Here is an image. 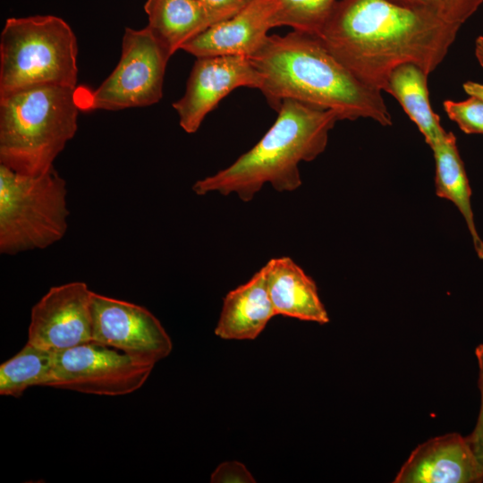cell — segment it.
<instances>
[{
	"instance_id": "22",
	"label": "cell",
	"mask_w": 483,
	"mask_h": 483,
	"mask_svg": "<svg viewBox=\"0 0 483 483\" xmlns=\"http://www.w3.org/2000/svg\"><path fill=\"white\" fill-rule=\"evenodd\" d=\"M448 117L467 134H483V100L470 96L463 101L445 100L443 103Z\"/></svg>"
},
{
	"instance_id": "25",
	"label": "cell",
	"mask_w": 483,
	"mask_h": 483,
	"mask_svg": "<svg viewBox=\"0 0 483 483\" xmlns=\"http://www.w3.org/2000/svg\"><path fill=\"white\" fill-rule=\"evenodd\" d=\"M212 12L220 15L224 20L228 19L253 0H199Z\"/></svg>"
},
{
	"instance_id": "27",
	"label": "cell",
	"mask_w": 483,
	"mask_h": 483,
	"mask_svg": "<svg viewBox=\"0 0 483 483\" xmlns=\"http://www.w3.org/2000/svg\"><path fill=\"white\" fill-rule=\"evenodd\" d=\"M475 55L483 69V36L478 37L475 41Z\"/></svg>"
},
{
	"instance_id": "2",
	"label": "cell",
	"mask_w": 483,
	"mask_h": 483,
	"mask_svg": "<svg viewBox=\"0 0 483 483\" xmlns=\"http://www.w3.org/2000/svg\"><path fill=\"white\" fill-rule=\"evenodd\" d=\"M249 58L263 77L259 90L276 112L292 99L332 110L339 120L393 123L381 91L356 78L316 34L292 30L268 36Z\"/></svg>"
},
{
	"instance_id": "24",
	"label": "cell",
	"mask_w": 483,
	"mask_h": 483,
	"mask_svg": "<svg viewBox=\"0 0 483 483\" xmlns=\"http://www.w3.org/2000/svg\"><path fill=\"white\" fill-rule=\"evenodd\" d=\"M212 483H254L253 476L244 464L233 461L219 464L211 474Z\"/></svg>"
},
{
	"instance_id": "15",
	"label": "cell",
	"mask_w": 483,
	"mask_h": 483,
	"mask_svg": "<svg viewBox=\"0 0 483 483\" xmlns=\"http://www.w3.org/2000/svg\"><path fill=\"white\" fill-rule=\"evenodd\" d=\"M265 266L275 315L318 324L329 322L316 283L291 258H274Z\"/></svg>"
},
{
	"instance_id": "12",
	"label": "cell",
	"mask_w": 483,
	"mask_h": 483,
	"mask_svg": "<svg viewBox=\"0 0 483 483\" xmlns=\"http://www.w3.org/2000/svg\"><path fill=\"white\" fill-rule=\"evenodd\" d=\"M280 8L279 0H253L233 16L218 21L182 46L197 58L218 55L250 57L266 42Z\"/></svg>"
},
{
	"instance_id": "17",
	"label": "cell",
	"mask_w": 483,
	"mask_h": 483,
	"mask_svg": "<svg viewBox=\"0 0 483 483\" xmlns=\"http://www.w3.org/2000/svg\"><path fill=\"white\" fill-rule=\"evenodd\" d=\"M427 73L419 66L406 63L389 74L385 91L392 95L416 124L426 143L432 148L446 134L429 100Z\"/></svg>"
},
{
	"instance_id": "11",
	"label": "cell",
	"mask_w": 483,
	"mask_h": 483,
	"mask_svg": "<svg viewBox=\"0 0 483 483\" xmlns=\"http://www.w3.org/2000/svg\"><path fill=\"white\" fill-rule=\"evenodd\" d=\"M91 293L84 282L51 287L31 309L27 343L56 352L91 342Z\"/></svg>"
},
{
	"instance_id": "19",
	"label": "cell",
	"mask_w": 483,
	"mask_h": 483,
	"mask_svg": "<svg viewBox=\"0 0 483 483\" xmlns=\"http://www.w3.org/2000/svg\"><path fill=\"white\" fill-rule=\"evenodd\" d=\"M55 352L27 343L0 365V394L20 397L31 386H52Z\"/></svg>"
},
{
	"instance_id": "5",
	"label": "cell",
	"mask_w": 483,
	"mask_h": 483,
	"mask_svg": "<svg viewBox=\"0 0 483 483\" xmlns=\"http://www.w3.org/2000/svg\"><path fill=\"white\" fill-rule=\"evenodd\" d=\"M77 40L54 15L12 17L0 38V97L38 85L77 87Z\"/></svg>"
},
{
	"instance_id": "3",
	"label": "cell",
	"mask_w": 483,
	"mask_h": 483,
	"mask_svg": "<svg viewBox=\"0 0 483 483\" xmlns=\"http://www.w3.org/2000/svg\"><path fill=\"white\" fill-rule=\"evenodd\" d=\"M337 121L332 110L284 100L275 123L254 147L228 167L198 180L192 190L197 195L234 193L244 202L266 183L279 192L293 191L301 185L299 164L314 160L326 149Z\"/></svg>"
},
{
	"instance_id": "14",
	"label": "cell",
	"mask_w": 483,
	"mask_h": 483,
	"mask_svg": "<svg viewBox=\"0 0 483 483\" xmlns=\"http://www.w3.org/2000/svg\"><path fill=\"white\" fill-rule=\"evenodd\" d=\"M275 316L264 266L225 295L215 334L225 340H253Z\"/></svg>"
},
{
	"instance_id": "21",
	"label": "cell",
	"mask_w": 483,
	"mask_h": 483,
	"mask_svg": "<svg viewBox=\"0 0 483 483\" xmlns=\"http://www.w3.org/2000/svg\"><path fill=\"white\" fill-rule=\"evenodd\" d=\"M424 10L444 21L462 27L483 4V0H391Z\"/></svg>"
},
{
	"instance_id": "6",
	"label": "cell",
	"mask_w": 483,
	"mask_h": 483,
	"mask_svg": "<svg viewBox=\"0 0 483 483\" xmlns=\"http://www.w3.org/2000/svg\"><path fill=\"white\" fill-rule=\"evenodd\" d=\"M66 195L54 167L33 176L0 165V252L15 255L60 241L68 228Z\"/></svg>"
},
{
	"instance_id": "7",
	"label": "cell",
	"mask_w": 483,
	"mask_h": 483,
	"mask_svg": "<svg viewBox=\"0 0 483 483\" xmlns=\"http://www.w3.org/2000/svg\"><path fill=\"white\" fill-rule=\"evenodd\" d=\"M171 55L146 26L126 28L120 60L95 89L77 87L80 110H121L147 106L163 97L166 64Z\"/></svg>"
},
{
	"instance_id": "4",
	"label": "cell",
	"mask_w": 483,
	"mask_h": 483,
	"mask_svg": "<svg viewBox=\"0 0 483 483\" xmlns=\"http://www.w3.org/2000/svg\"><path fill=\"white\" fill-rule=\"evenodd\" d=\"M77 87L38 85L0 97V165L26 175L49 171L77 131Z\"/></svg>"
},
{
	"instance_id": "16",
	"label": "cell",
	"mask_w": 483,
	"mask_h": 483,
	"mask_svg": "<svg viewBox=\"0 0 483 483\" xmlns=\"http://www.w3.org/2000/svg\"><path fill=\"white\" fill-rule=\"evenodd\" d=\"M148 28L171 56L199 33L223 21L199 0H147Z\"/></svg>"
},
{
	"instance_id": "10",
	"label": "cell",
	"mask_w": 483,
	"mask_h": 483,
	"mask_svg": "<svg viewBox=\"0 0 483 483\" xmlns=\"http://www.w3.org/2000/svg\"><path fill=\"white\" fill-rule=\"evenodd\" d=\"M263 77L248 56L218 55L197 58L184 95L173 104L181 127L197 131L218 103L240 87L260 89Z\"/></svg>"
},
{
	"instance_id": "20",
	"label": "cell",
	"mask_w": 483,
	"mask_h": 483,
	"mask_svg": "<svg viewBox=\"0 0 483 483\" xmlns=\"http://www.w3.org/2000/svg\"><path fill=\"white\" fill-rule=\"evenodd\" d=\"M336 0H279L275 27L289 26L318 35Z\"/></svg>"
},
{
	"instance_id": "13",
	"label": "cell",
	"mask_w": 483,
	"mask_h": 483,
	"mask_svg": "<svg viewBox=\"0 0 483 483\" xmlns=\"http://www.w3.org/2000/svg\"><path fill=\"white\" fill-rule=\"evenodd\" d=\"M480 469L466 437L449 433L419 445L397 473L394 483H479Z\"/></svg>"
},
{
	"instance_id": "9",
	"label": "cell",
	"mask_w": 483,
	"mask_h": 483,
	"mask_svg": "<svg viewBox=\"0 0 483 483\" xmlns=\"http://www.w3.org/2000/svg\"><path fill=\"white\" fill-rule=\"evenodd\" d=\"M92 341L156 364L173 343L159 319L146 308L92 292Z\"/></svg>"
},
{
	"instance_id": "26",
	"label": "cell",
	"mask_w": 483,
	"mask_h": 483,
	"mask_svg": "<svg viewBox=\"0 0 483 483\" xmlns=\"http://www.w3.org/2000/svg\"><path fill=\"white\" fill-rule=\"evenodd\" d=\"M462 87L465 93L469 96H474L483 100V84L475 81H466Z\"/></svg>"
},
{
	"instance_id": "8",
	"label": "cell",
	"mask_w": 483,
	"mask_h": 483,
	"mask_svg": "<svg viewBox=\"0 0 483 483\" xmlns=\"http://www.w3.org/2000/svg\"><path fill=\"white\" fill-rule=\"evenodd\" d=\"M154 366L91 341L55 352L51 387L96 395H126L145 384Z\"/></svg>"
},
{
	"instance_id": "18",
	"label": "cell",
	"mask_w": 483,
	"mask_h": 483,
	"mask_svg": "<svg viewBox=\"0 0 483 483\" xmlns=\"http://www.w3.org/2000/svg\"><path fill=\"white\" fill-rule=\"evenodd\" d=\"M430 148L436 165V193L452 201L459 209L471 235L474 250L478 257L483 259V241L477 232L470 203L471 190L454 134L447 131Z\"/></svg>"
},
{
	"instance_id": "23",
	"label": "cell",
	"mask_w": 483,
	"mask_h": 483,
	"mask_svg": "<svg viewBox=\"0 0 483 483\" xmlns=\"http://www.w3.org/2000/svg\"><path fill=\"white\" fill-rule=\"evenodd\" d=\"M475 355L479 365V388L481 395V405L477 424L466 437V440L483 471V344H479L475 350Z\"/></svg>"
},
{
	"instance_id": "1",
	"label": "cell",
	"mask_w": 483,
	"mask_h": 483,
	"mask_svg": "<svg viewBox=\"0 0 483 483\" xmlns=\"http://www.w3.org/2000/svg\"><path fill=\"white\" fill-rule=\"evenodd\" d=\"M460 28L391 0H339L317 36L356 78L385 91L389 74L402 64L435 71Z\"/></svg>"
}]
</instances>
